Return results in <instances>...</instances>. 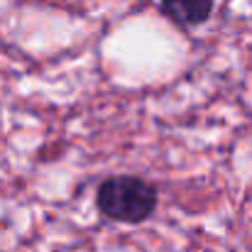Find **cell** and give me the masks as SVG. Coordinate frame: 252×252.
<instances>
[{"label":"cell","mask_w":252,"mask_h":252,"mask_svg":"<svg viewBox=\"0 0 252 252\" xmlns=\"http://www.w3.org/2000/svg\"><path fill=\"white\" fill-rule=\"evenodd\" d=\"M157 186L142 176L132 174H118L105 179L95 191V206L98 211L115 223L125 225H140L157 211Z\"/></svg>","instance_id":"1"},{"label":"cell","mask_w":252,"mask_h":252,"mask_svg":"<svg viewBox=\"0 0 252 252\" xmlns=\"http://www.w3.org/2000/svg\"><path fill=\"white\" fill-rule=\"evenodd\" d=\"M162 15L179 27H198L213 12V0H159Z\"/></svg>","instance_id":"2"}]
</instances>
